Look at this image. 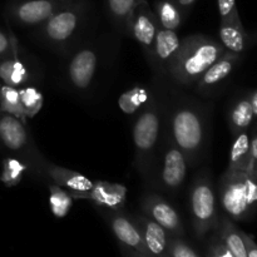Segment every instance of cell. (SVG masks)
<instances>
[{
    "label": "cell",
    "mask_w": 257,
    "mask_h": 257,
    "mask_svg": "<svg viewBox=\"0 0 257 257\" xmlns=\"http://www.w3.org/2000/svg\"><path fill=\"white\" fill-rule=\"evenodd\" d=\"M211 105L186 94L168 95L166 127L190 166L202 161L210 141Z\"/></svg>",
    "instance_id": "obj_1"
},
{
    "label": "cell",
    "mask_w": 257,
    "mask_h": 257,
    "mask_svg": "<svg viewBox=\"0 0 257 257\" xmlns=\"http://www.w3.org/2000/svg\"><path fill=\"white\" fill-rule=\"evenodd\" d=\"M158 84L152 88V95L141 110L132 130L135 145V167L146 187H150L156 156L166 128L168 94L161 78L155 77Z\"/></svg>",
    "instance_id": "obj_2"
},
{
    "label": "cell",
    "mask_w": 257,
    "mask_h": 257,
    "mask_svg": "<svg viewBox=\"0 0 257 257\" xmlns=\"http://www.w3.org/2000/svg\"><path fill=\"white\" fill-rule=\"evenodd\" d=\"M225 50L220 40L210 35H187L182 38L180 50L168 67L166 78L177 87H193Z\"/></svg>",
    "instance_id": "obj_3"
},
{
    "label": "cell",
    "mask_w": 257,
    "mask_h": 257,
    "mask_svg": "<svg viewBox=\"0 0 257 257\" xmlns=\"http://www.w3.org/2000/svg\"><path fill=\"white\" fill-rule=\"evenodd\" d=\"M90 9V0H74L35 28L37 42L58 54L72 53Z\"/></svg>",
    "instance_id": "obj_4"
},
{
    "label": "cell",
    "mask_w": 257,
    "mask_h": 257,
    "mask_svg": "<svg viewBox=\"0 0 257 257\" xmlns=\"http://www.w3.org/2000/svg\"><path fill=\"white\" fill-rule=\"evenodd\" d=\"M217 198L228 218L251 220L257 212V178L247 172L225 171L218 183Z\"/></svg>",
    "instance_id": "obj_5"
},
{
    "label": "cell",
    "mask_w": 257,
    "mask_h": 257,
    "mask_svg": "<svg viewBox=\"0 0 257 257\" xmlns=\"http://www.w3.org/2000/svg\"><path fill=\"white\" fill-rule=\"evenodd\" d=\"M188 210L196 237L203 240L216 230L220 221L217 191L210 170L202 168L193 178L188 190Z\"/></svg>",
    "instance_id": "obj_6"
},
{
    "label": "cell",
    "mask_w": 257,
    "mask_h": 257,
    "mask_svg": "<svg viewBox=\"0 0 257 257\" xmlns=\"http://www.w3.org/2000/svg\"><path fill=\"white\" fill-rule=\"evenodd\" d=\"M188 167L187 158L170 137L166 127L156 156L148 190H158L176 196L187 177Z\"/></svg>",
    "instance_id": "obj_7"
},
{
    "label": "cell",
    "mask_w": 257,
    "mask_h": 257,
    "mask_svg": "<svg viewBox=\"0 0 257 257\" xmlns=\"http://www.w3.org/2000/svg\"><path fill=\"white\" fill-rule=\"evenodd\" d=\"M0 143L10 152L27 161L32 167V173L38 178H43V166L47 158L35 146L25 123L0 110Z\"/></svg>",
    "instance_id": "obj_8"
},
{
    "label": "cell",
    "mask_w": 257,
    "mask_h": 257,
    "mask_svg": "<svg viewBox=\"0 0 257 257\" xmlns=\"http://www.w3.org/2000/svg\"><path fill=\"white\" fill-rule=\"evenodd\" d=\"M72 52L65 67V82L75 93L89 92L102 62V48L87 42Z\"/></svg>",
    "instance_id": "obj_9"
},
{
    "label": "cell",
    "mask_w": 257,
    "mask_h": 257,
    "mask_svg": "<svg viewBox=\"0 0 257 257\" xmlns=\"http://www.w3.org/2000/svg\"><path fill=\"white\" fill-rule=\"evenodd\" d=\"M74 0H14L7 8L9 19L22 27L37 28Z\"/></svg>",
    "instance_id": "obj_10"
},
{
    "label": "cell",
    "mask_w": 257,
    "mask_h": 257,
    "mask_svg": "<svg viewBox=\"0 0 257 257\" xmlns=\"http://www.w3.org/2000/svg\"><path fill=\"white\" fill-rule=\"evenodd\" d=\"M141 212L162 226L171 236L185 237V226L172 203L158 193L146 191L140 201Z\"/></svg>",
    "instance_id": "obj_11"
},
{
    "label": "cell",
    "mask_w": 257,
    "mask_h": 257,
    "mask_svg": "<svg viewBox=\"0 0 257 257\" xmlns=\"http://www.w3.org/2000/svg\"><path fill=\"white\" fill-rule=\"evenodd\" d=\"M158 29L160 25L157 18L148 4V0H140L131 15L128 35L138 43L148 63L152 59Z\"/></svg>",
    "instance_id": "obj_12"
},
{
    "label": "cell",
    "mask_w": 257,
    "mask_h": 257,
    "mask_svg": "<svg viewBox=\"0 0 257 257\" xmlns=\"http://www.w3.org/2000/svg\"><path fill=\"white\" fill-rule=\"evenodd\" d=\"M119 243L120 251H130L142 257H151L143 242L140 228L123 211H99Z\"/></svg>",
    "instance_id": "obj_13"
},
{
    "label": "cell",
    "mask_w": 257,
    "mask_h": 257,
    "mask_svg": "<svg viewBox=\"0 0 257 257\" xmlns=\"http://www.w3.org/2000/svg\"><path fill=\"white\" fill-rule=\"evenodd\" d=\"M241 60V54L225 50L223 54L203 73L193 85L196 93L203 98H212L222 89L236 65Z\"/></svg>",
    "instance_id": "obj_14"
},
{
    "label": "cell",
    "mask_w": 257,
    "mask_h": 257,
    "mask_svg": "<svg viewBox=\"0 0 257 257\" xmlns=\"http://www.w3.org/2000/svg\"><path fill=\"white\" fill-rule=\"evenodd\" d=\"M73 198L87 200L94 203L99 211H123L127 188L123 185L110 182H93V187L88 191H69Z\"/></svg>",
    "instance_id": "obj_15"
},
{
    "label": "cell",
    "mask_w": 257,
    "mask_h": 257,
    "mask_svg": "<svg viewBox=\"0 0 257 257\" xmlns=\"http://www.w3.org/2000/svg\"><path fill=\"white\" fill-rule=\"evenodd\" d=\"M38 79L37 68H32L27 58L20 55L19 43L10 54L0 58V80L3 84L22 88L38 82Z\"/></svg>",
    "instance_id": "obj_16"
},
{
    "label": "cell",
    "mask_w": 257,
    "mask_h": 257,
    "mask_svg": "<svg viewBox=\"0 0 257 257\" xmlns=\"http://www.w3.org/2000/svg\"><path fill=\"white\" fill-rule=\"evenodd\" d=\"M181 42L182 38L178 37L176 30L163 29V28L158 29L152 59L148 63L155 72L156 77L165 79L168 67L180 50Z\"/></svg>",
    "instance_id": "obj_17"
},
{
    "label": "cell",
    "mask_w": 257,
    "mask_h": 257,
    "mask_svg": "<svg viewBox=\"0 0 257 257\" xmlns=\"http://www.w3.org/2000/svg\"><path fill=\"white\" fill-rule=\"evenodd\" d=\"M133 221L140 228L143 242L151 257H170L168 243H170V233L161 225L150 218L148 216L141 213L132 215Z\"/></svg>",
    "instance_id": "obj_18"
},
{
    "label": "cell",
    "mask_w": 257,
    "mask_h": 257,
    "mask_svg": "<svg viewBox=\"0 0 257 257\" xmlns=\"http://www.w3.org/2000/svg\"><path fill=\"white\" fill-rule=\"evenodd\" d=\"M43 178L60 186L68 191H88L93 187V181L87 176L45 161L43 166Z\"/></svg>",
    "instance_id": "obj_19"
},
{
    "label": "cell",
    "mask_w": 257,
    "mask_h": 257,
    "mask_svg": "<svg viewBox=\"0 0 257 257\" xmlns=\"http://www.w3.org/2000/svg\"><path fill=\"white\" fill-rule=\"evenodd\" d=\"M220 42L226 50L242 54L248 44V35L246 33L242 22H221Z\"/></svg>",
    "instance_id": "obj_20"
},
{
    "label": "cell",
    "mask_w": 257,
    "mask_h": 257,
    "mask_svg": "<svg viewBox=\"0 0 257 257\" xmlns=\"http://www.w3.org/2000/svg\"><path fill=\"white\" fill-rule=\"evenodd\" d=\"M216 231L231 255L233 257H247L245 241L241 235V230L235 225V221L227 216H220Z\"/></svg>",
    "instance_id": "obj_21"
},
{
    "label": "cell",
    "mask_w": 257,
    "mask_h": 257,
    "mask_svg": "<svg viewBox=\"0 0 257 257\" xmlns=\"http://www.w3.org/2000/svg\"><path fill=\"white\" fill-rule=\"evenodd\" d=\"M253 118H255V114H253L250 95L241 97L235 100L227 114L228 128L231 131V135L235 137L243 131H248Z\"/></svg>",
    "instance_id": "obj_22"
},
{
    "label": "cell",
    "mask_w": 257,
    "mask_h": 257,
    "mask_svg": "<svg viewBox=\"0 0 257 257\" xmlns=\"http://www.w3.org/2000/svg\"><path fill=\"white\" fill-rule=\"evenodd\" d=\"M105 10L113 28L119 34L128 35V27L133 9L140 0H104Z\"/></svg>",
    "instance_id": "obj_23"
},
{
    "label": "cell",
    "mask_w": 257,
    "mask_h": 257,
    "mask_svg": "<svg viewBox=\"0 0 257 257\" xmlns=\"http://www.w3.org/2000/svg\"><path fill=\"white\" fill-rule=\"evenodd\" d=\"M248 166H250V133L248 131H243L233 137L230 160L226 171L247 172Z\"/></svg>",
    "instance_id": "obj_24"
},
{
    "label": "cell",
    "mask_w": 257,
    "mask_h": 257,
    "mask_svg": "<svg viewBox=\"0 0 257 257\" xmlns=\"http://www.w3.org/2000/svg\"><path fill=\"white\" fill-rule=\"evenodd\" d=\"M160 28L176 30L180 29L183 20V14L176 0H156L152 8Z\"/></svg>",
    "instance_id": "obj_25"
},
{
    "label": "cell",
    "mask_w": 257,
    "mask_h": 257,
    "mask_svg": "<svg viewBox=\"0 0 257 257\" xmlns=\"http://www.w3.org/2000/svg\"><path fill=\"white\" fill-rule=\"evenodd\" d=\"M28 172H32V167L27 161L23 160L19 156H10L3 161L0 181L5 187H15L22 182V180Z\"/></svg>",
    "instance_id": "obj_26"
},
{
    "label": "cell",
    "mask_w": 257,
    "mask_h": 257,
    "mask_svg": "<svg viewBox=\"0 0 257 257\" xmlns=\"http://www.w3.org/2000/svg\"><path fill=\"white\" fill-rule=\"evenodd\" d=\"M152 95V88L136 85L118 98V105L124 114H135L142 110Z\"/></svg>",
    "instance_id": "obj_27"
},
{
    "label": "cell",
    "mask_w": 257,
    "mask_h": 257,
    "mask_svg": "<svg viewBox=\"0 0 257 257\" xmlns=\"http://www.w3.org/2000/svg\"><path fill=\"white\" fill-rule=\"evenodd\" d=\"M73 200L69 191L55 183H49V208L54 217L64 218L70 212Z\"/></svg>",
    "instance_id": "obj_28"
},
{
    "label": "cell",
    "mask_w": 257,
    "mask_h": 257,
    "mask_svg": "<svg viewBox=\"0 0 257 257\" xmlns=\"http://www.w3.org/2000/svg\"><path fill=\"white\" fill-rule=\"evenodd\" d=\"M19 93L25 119L34 118L44 104V97H43L42 92L33 85H24V87L19 88Z\"/></svg>",
    "instance_id": "obj_29"
},
{
    "label": "cell",
    "mask_w": 257,
    "mask_h": 257,
    "mask_svg": "<svg viewBox=\"0 0 257 257\" xmlns=\"http://www.w3.org/2000/svg\"><path fill=\"white\" fill-rule=\"evenodd\" d=\"M0 110L15 115L25 123L27 119L24 117L22 103H20L19 88L5 84L0 85Z\"/></svg>",
    "instance_id": "obj_30"
},
{
    "label": "cell",
    "mask_w": 257,
    "mask_h": 257,
    "mask_svg": "<svg viewBox=\"0 0 257 257\" xmlns=\"http://www.w3.org/2000/svg\"><path fill=\"white\" fill-rule=\"evenodd\" d=\"M170 257H202L183 237L170 236L168 243Z\"/></svg>",
    "instance_id": "obj_31"
},
{
    "label": "cell",
    "mask_w": 257,
    "mask_h": 257,
    "mask_svg": "<svg viewBox=\"0 0 257 257\" xmlns=\"http://www.w3.org/2000/svg\"><path fill=\"white\" fill-rule=\"evenodd\" d=\"M205 257H233L227 250L225 243L222 242L221 237L218 236L217 231H213V235L208 240L206 246Z\"/></svg>",
    "instance_id": "obj_32"
},
{
    "label": "cell",
    "mask_w": 257,
    "mask_h": 257,
    "mask_svg": "<svg viewBox=\"0 0 257 257\" xmlns=\"http://www.w3.org/2000/svg\"><path fill=\"white\" fill-rule=\"evenodd\" d=\"M221 22H241L236 0H217Z\"/></svg>",
    "instance_id": "obj_33"
},
{
    "label": "cell",
    "mask_w": 257,
    "mask_h": 257,
    "mask_svg": "<svg viewBox=\"0 0 257 257\" xmlns=\"http://www.w3.org/2000/svg\"><path fill=\"white\" fill-rule=\"evenodd\" d=\"M247 173L257 178V125L250 135V166Z\"/></svg>",
    "instance_id": "obj_34"
},
{
    "label": "cell",
    "mask_w": 257,
    "mask_h": 257,
    "mask_svg": "<svg viewBox=\"0 0 257 257\" xmlns=\"http://www.w3.org/2000/svg\"><path fill=\"white\" fill-rule=\"evenodd\" d=\"M17 44L18 40L15 39L13 33L9 32V34H5L3 30H0V58L10 54Z\"/></svg>",
    "instance_id": "obj_35"
},
{
    "label": "cell",
    "mask_w": 257,
    "mask_h": 257,
    "mask_svg": "<svg viewBox=\"0 0 257 257\" xmlns=\"http://www.w3.org/2000/svg\"><path fill=\"white\" fill-rule=\"evenodd\" d=\"M241 235H242L243 241H245L246 245V251H247V257H257V243L253 240V237L248 233L241 231Z\"/></svg>",
    "instance_id": "obj_36"
},
{
    "label": "cell",
    "mask_w": 257,
    "mask_h": 257,
    "mask_svg": "<svg viewBox=\"0 0 257 257\" xmlns=\"http://www.w3.org/2000/svg\"><path fill=\"white\" fill-rule=\"evenodd\" d=\"M178 4V7L181 8V12H182L183 17H187L188 14H190L191 9H192V7L195 5V3L197 2V0H176Z\"/></svg>",
    "instance_id": "obj_37"
},
{
    "label": "cell",
    "mask_w": 257,
    "mask_h": 257,
    "mask_svg": "<svg viewBox=\"0 0 257 257\" xmlns=\"http://www.w3.org/2000/svg\"><path fill=\"white\" fill-rule=\"evenodd\" d=\"M250 100H251V104H252V109H253V114L257 118V90L252 93L250 95Z\"/></svg>",
    "instance_id": "obj_38"
},
{
    "label": "cell",
    "mask_w": 257,
    "mask_h": 257,
    "mask_svg": "<svg viewBox=\"0 0 257 257\" xmlns=\"http://www.w3.org/2000/svg\"><path fill=\"white\" fill-rule=\"evenodd\" d=\"M123 256L124 257H142L140 255H137V253H133V252H130V251H122Z\"/></svg>",
    "instance_id": "obj_39"
},
{
    "label": "cell",
    "mask_w": 257,
    "mask_h": 257,
    "mask_svg": "<svg viewBox=\"0 0 257 257\" xmlns=\"http://www.w3.org/2000/svg\"><path fill=\"white\" fill-rule=\"evenodd\" d=\"M0 147H2V143H0Z\"/></svg>",
    "instance_id": "obj_40"
}]
</instances>
